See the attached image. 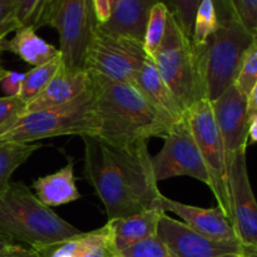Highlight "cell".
Segmentation results:
<instances>
[{"label":"cell","mask_w":257,"mask_h":257,"mask_svg":"<svg viewBox=\"0 0 257 257\" xmlns=\"http://www.w3.org/2000/svg\"><path fill=\"white\" fill-rule=\"evenodd\" d=\"M82 140L84 178L102 201L108 220L161 207L162 193L153 175L148 142L115 147L94 136Z\"/></svg>","instance_id":"6da1fadb"},{"label":"cell","mask_w":257,"mask_h":257,"mask_svg":"<svg viewBox=\"0 0 257 257\" xmlns=\"http://www.w3.org/2000/svg\"><path fill=\"white\" fill-rule=\"evenodd\" d=\"M90 78L98 118L94 137L103 142L131 147L153 137L163 140L175 124L132 85L93 75Z\"/></svg>","instance_id":"7a4b0ae2"},{"label":"cell","mask_w":257,"mask_h":257,"mask_svg":"<svg viewBox=\"0 0 257 257\" xmlns=\"http://www.w3.org/2000/svg\"><path fill=\"white\" fill-rule=\"evenodd\" d=\"M80 232L40 202L23 182H10L0 193V235L10 242L33 248L68 240Z\"/></svg>","instance_id":"3957f363"},{"label":"cell","mask_w":257,"mask_h":257,"mask_svg":"<svg viewBox=\"0 0 257 257\" xmlns=\"http://www.w3.org/2000/svg\"><path fill=\"white\" fill-rule=\"evenodd\" d=\"M220 13V25L205 44L195 47L200 62L205 97L210 102L217 99L235 83L246 50L257 35L246 29L233 10L231 0H216Z\"/></svg>","instance_id":"277c9868"},{"label":"cell","mask_w":257,"mask_h":257,"mask_svg":"<svg viewBox=\"0 0 257 257\" xmlns=\"http://www.w3.org/2000/svg\"><path fill=\"white\" fill-rule=\"evenodd\" d=\"M98 118L92 84L87 92L67 104L27 112L0 133V142L35 143L59 136H95Z\"/></svg>","instance_id":"5b68a950"},{"label":"cell","mask_w":257,"mask_h":257,"mask_svg":"<svg viewBox=\"0 0 257 257\" xmlns=\"http://www.w3.org/2000/svg\"><path fill=\"white\" fill-rule=\"evenodd\" d=\"M152 59L161 78L185 113L196 102L205 99L197 53L171 13L165 37Z\"/></svg>","instance_id":"8992f818"},{"label":"cell","mask_w":257,"mask_h":257,"mask_svg":"<svg viewBox=\"0 0 257 257\" xmlns=\"http://www.w3.org/2000/svg\"><path fill=\"white\" fill-rule=\"evenodd\" d=\"M185 118L210 175V190L217 201V207L232 223L227 153L213 118L211 102L206 98L196 102L186 110Z\"/></svg>","instance_id":"52a82bcc"},{"label":"cell","mask_w":257,"mask_h":257,"mask_svg":"<svg viewBox=\"0 0 257 257\" xmlns=\"http://www.w3.org/2000/svg\"><path fill=\"white\" fill-rule=\"evenodd\" d=\"M45 25L59 34L63 64L69 69H84L87 49L98 25L92 0H50Z\"/></svg>","instance_id":"ba28073f"},{"label":"cell","mask_w":257,"mask_h":257,"mask_svg":"<svg viewBox=\"0 0 257 257\" xmlns=\"http://www.w3.org/2000/svg\"><path fill=\"white\" fill-rule=\"evenodd\" d=\"M146 58L143 43L112 35L97 25L85 54L84 69L93 77L133 87Z\"/></svg>","instance_id":"9c48e42d"},{"label":"cell","mask_w":257,"mask_h":257,"mask_svg":"<svg viewBox=\"0 0 257 257\" xmlns=\"http://www.w3.org/2000/svg\"><path fill=\"white\" fill-rule=\"evenodd\" d=\"M163 140L162 150L152 157V170L157 183L188 176L211 188L210 175L185 117L171 127Z\"/></svg>","instance_id":"30bf717a"},{"label":"cell","mask_w":257,"mask_h":257,"mask_svg":"<svg viewBox=\"0 0 257 257\" xmlns=\"http://www.w3.org/2000/svg\"><path fill=\"white\" fill-rule=\"evenodd\" d=\"M246 152L236 153L228 166L232 225L238 242L243 247L257 250V206L248 178Z\"/></svg>","instance_id":"8fae6325"},{"label":"cell","mask_w":257,"mask_h":257,"mask_svg":"<svg viewBox=\"0 0 257 257\" xmlns=\"http://www.w3.org/2000/svg\"><path fill=\"white\" fill-rule=\"evenodd\" d=\"M157 237L177 257H240L245 251L240 242H223L206 237L167 213L161 217Z\"/></svg>","instance_id":"7c38bea8"},{"label":"cell","mask_w":257,"mask_h":257,"mask_svg":"<svg viewBox=\"0 0 257 257\" xmlns=\"http://www.w3.org/2000/svg\"><path fill=\"white\" fill-rule=\"evenodd\" d=\"M213 118L225 145L228 166L236 153L247 151V97L233 83L211 102Z\"/></svg>","instance_id":"4fadbf2b"},{"label":"cell","mask_w":257,"mask_h":257,"mask_svg":"<svg viewBox=\"0 0 257 257\" xmlns=\"http://www.w3.org/2000/svg\"><path fill=\"white\" fill-rule=\"evenodd\" d=\"M160 205L166 213H175L182 220L181 222L206 237L223 242H238L232 223L218 207L202 208L186 205L165 195H161Z\"/></svg>","instance_id":"5bb4252c"},{"label":"cell","mask_w":257,"mask_h":257,"mask_svg":"<svg viewBox=\"0 0 257 257\" xmlns=\"http://www.w3.org/2000/svg\"><path fill=\"white\" fill-rule=\"evenodd\" d=\"M90 84L92 78L87 70L69 69L62 63L44 90L28 103L25 113L67 104L87 92Z\"/></svg>","instance_id":"9a60e30c"},{"label":"cell","mask_w":257,"mask_h":257,"mask_svg":"<svg viewBox=\"0 0 257 257\" xmlns=\"http://www.w3.org/2000/svg\"><path fill=\"white\" fill-rule=\"evenodd\" d=\"M161 0H119L110 18L98 27L105 33L143 43L151 9Z\"/></svg>","instance_id":"2e32d148"},{"label":"cell","mask_w":257,"mask_h":257,"mask_svg":"<svg viewBox=\"0 0 257 257\" xmlns=\"http://www.w3.org/2000/svg\"><path fill=\"white\" fill-rule=\"evenodd\" d=\"M133 87L156 109L160 110L165 117L172 120L173 123L178 122L185 117V110L182 109L170 88L163 82L157 68H156L155 62L148 55L136 74Z\"/></svg>","instance_id":"e0dca14e"},{"label":"cell","mask_w":257,"mask_h":257,"mask_svg":"<svg viewBox=\"0 0 257 257\" xmlns=\"http://www.w3.org/2000/svg\"><path fill=\"white\" fill-rule=\"evenodd\" d=\"M165 211L161 207L143 210L135 215L108 220L119 253L131 246L157 236L158 223Z\"/></svg>","instance_id":"ac0fdd59"},{"label":"cell","mask_w":257,"mask_h":257,"mask_svg":"<svg viewBox=\"0 0 257 257\" xmlns=\"http://www.w3.org/2000/svg\"><path fill=\"white\" fill-rule=\"evenodd\" d=\"M32 188L38 200L50 208L75 202L82 197L75 183L73 160L68 161L62 170L38 177L33 181Z\"/></svg>","instance_id":"d6986e66"},{"label":"cell","mask_w":257,"mask_h":257,"mask_svg":"<svg viewBox=\"0 0 257 257\" xmlns=\"http://www.w3.org/2000/svg\"><path fill=\"white\" fill-rule=\"evenodd\" d=\"M4 50L12 52L23 62L37 67L59 55V49L45 42L32 27H22L10 40H4Z\"/></svg>","instance_id":"ffe728a7"},{"label":"cell","mask_w":257,"mask_h":257,"mask_svg":"<svg viewBox=\"0 0 257 257\" xmlns=\"http://www.w3.org/2000/svg\"><path fill=\"white\" fill-rule=\"evenodd\" d=\"M75 257H120L113 237V231L107 221L104 226L89 232H80L73 237Z\"/></svg>","instance_id":"44dd1931"},{"label":"cell","mask_w":257,"mask_h":257,"mask_svg":"<svg viewBox=\"0 0 257 257\" xmlns=\"http://www.w3.org/2000/svg\"><path fill=\"white\" fill-rule=\"evenodd\" d=\"M40 147V143L0 142V193L8 188L13 173Z\"/></svg>","instance_id":"7402d4cb"},{"label":"cell","mask_w":257,"mask_h":257,"mask_svg":"<svg viewBox=\"0 0 257 257\" xmlns=\"http://www.w3.org/2000/svg\"><path fill=\"white\" fill-rule=\"evenodd\" d=\"M62 63V57L59 54L55 58H53V59H50L49 62L37 65V67H33L29 72L24 73V79H23V85L19 97L27 104L30 100L34 99L38 94H40L44 90V88L50 82L53 75L59 69Z\"/></svg>","instance_id":"603a6c76"},{"label":"cell","mask_w":257,"mask_h":257,"mask_svg":"<svg viewBox=\"0 0 257 257\" xmlns=\"http://www.w3.org/2000/svg\"><path fill=\"white\" fill-rule=\"evenodd\" d=\"M218 25H220V13L216 0H202L193 23L192 37H191L193 47H201L205 44L207 38L217 30Z\"/></svg>","instance_id":"cb8c5ba5"},{"label":"cell","mask_w":257,"mask_h":257,"mask_svg":"<svg viewBox=\"0 0 257 257\" xmlns=\"http://www.w3.org/2000/svg\"><path fill=\"white\" fill-rule=\"evenodd\" d=\"M168 14L170 10L162 2H158L151 9L145 38H143V49L150 58L153 57L162 43L167 28Z\"/></svg>","instance_id":"d4e9b609"},{"label":"cell","mask_w":257,"mask_h":257,"mask_svg":"<svg viewBox=\"0 0 257 257\" xmlns=\"http://www.w3.org/2000/svg\"><path fill=\"white\" fill-rule=\"evenodd\" d=\"M235 85L246 97L257 87V40L250 45L243 55L235 79Z\"/></svg>","instance_id":"484cf974"},{"label":"cell","mask_w":257,"mask_h":257,"mask_svg":"<svg viewBox=\"0 0 257 257\" xmlns=\"http://www.w3.org/2000/svg\"><path fill=\"white\" fill-rule=\"evenodd\" d=\"M178 23L181 29L191 39L196 13L202 0H161Z\"/></svg>","instance_id":"4316f807"},{"label":"cell","mask_w":257,"mask_h":257,"mask_svg":"<svg viewBox=\"0 0 257 257\" xmlns=\"http://www.w3.org/2000/svg\"><path fill=\"white\" fill-rule=\"evenodd\" d=\"M49 2L50 0H18V22L20 28L32 27L35 30L42 28Z\"/></svg>","instance_id":"83f0119b"},{"label":"cell","mask_w":257,"mask_h":257,"mask_svg":"<svg viewBox=\"0 0 257 257\" xmlns=\"http://www.w3.org/2000/svg\"><path fill=\"white\" fill-rule=\"evenodd\" d=\"M120 257H177L157 236L131 246L120 252Z\"/></svg>","instance_id":"f1b7e54d"},{"label":"cell","mask_w":257,"mask_h":257,"mask_svg":"<svg viewBox=\"0 0 257 257\" xmlns=\"http://www.w3.org/2000/svg\"><path fill=\"white\" fill-rule=\"evenodd\" d=\"M27 103L20 97L0 98V133L10 127L18 118L25 113Z\"/></svg>","instance_id":"f546056e"},{"label":"cell","mask_w":257,"mask_h":257,"mask_svg":"<svg viewBox=\"0 0 257 257\" xmlns=\"http://www.w3.org/2000/svg\"><path fill=\"white\" fill-rule=\"evenodd\" d=\"M20 28L18 22V0H0V42Z\"/></svg>","instance_id":"4dcf8cb0"},{"label":"cell","mask_w":257,"mask_h":257,"mask_svg":"<svg viewBox=\"0 0 257 257\" xmlns=\"http://www.w3.org/2000/svg\"><path fill=\"white\" fill-rule=\"evenodd\" d=\"M236 15L248 32L257 35V0H231Z\"/></svg>","instance_id":"1f68e13d"},{"label":"cell","mask_w":257,"mask_h":257,"mask_svg":"<svg viewBox=\"0 0 257 257\" xmlns=\"http://www.w3.org/2000/svg\"><path fill=\"white\" fill-rule=\"evenodd\" d=\"M39 257H75L73 250V237L60 242L33 247Z\"/></svg>","instance_id":"d6a6232c"},{"label":"cell","mask_w":257,"mask_h":257,"mask_svg":"<svg viewBox=\"0 0 257 257\" xmlns=\"http://www.w3.org/2000/svg\"><path fill=\"white\" fill-rule=\"evenodd\" d=\"M24 73H18L14 70H8L7 75L0 82L2 90L5 97H19L22 90Z\"/></svg>","instance_id":"836d02e7"},{"label":"cell","mask_w":257,"mask_h":257,"mask_svg":"<svg viewBox=\"0 0 257 257\" xmlns=\"http://www.w3.org/2000/svg\"><path fill=\"white\" fill-rule=\"evenodd\" d=\"M0 257H39L32 247L27 248L19 243H12L0 251Z\"/></svg>","instance_id":"e575fe53"},{"label":"cell","mask_w":257,"mask_h":257,"mask_svg":"<svg viewBox=\"0 0 257 257\" xmlns=\"http://www.w3.org/2000/svg\"><path fill=\"white\" fill-rule=\"evenodd\" d=\"M95 19L98 24H104L112 14V5L109 0H92Z\"/></svg>","instance_id":"d590c367"},{"label":"cell","mask_w":257,"mask_h":257,"mask_svg":"<svg viewBox=\"0 0 257 257\" xmlns=\"http://www.w3.org/2000/svg\"><path fill=\"white\" fill-rule=\"evenodd\" d=\"M246 141H247V147L248 146L255 145L257 142V114L250 115V117H248Z\"/></svg>","instance_id":"8d00e7d4"},{"label":"cell","mask_w":257,"mask_h":257,"mask_svg":"<svg viewBox=\"0 0 257 257\" xmlns=\"http://www.w3.org/2000/svg\"><path fill=\"white\" fill-rule=\"evenodd\" d=\"M245 248V251H243V255L240 256V257H257V250L256 248Z\"/></svg>","instance_id":"74e56055"},{"label":"cell","mask_w":257,"mask_h":257,"mask_svg":"<svg viewBox=\"0 0 257 257\" xmlns=\"http://www.w3.org/2000/svg\"><path fill=\"white\" fill-rule=\"evenodd\" d=\"M12 243L13 242H10L7 237H4L3 235H0V251H2L4 247H7L8 245H12Z\"/></svg>","instance_id":"f35d334b"},{"label":"cell","mask_w":257,"mask_h":257,"mask_svg":"<svg viewBox=\"0 0 257 257\" xmlns=\"http://www.w3.org/2000/svg\"><path fill=\"white\" fill-rule=\"evenodd\" d=\"M7 73H8V69H5V68L3 67L2 64H0V82H2L3 78H4L5 75H7Z\"/></svg>","instance_id":"ab89813d"},{"label":"cell","mask_w":257,"mask_h":257,"mask_svg":"<svg viewBox=\"0 0 257 257\" xmlns=\"http://www.w3.org/2000/svg\"><path fill=\"white\" fill-rule=\"evenodd\" d=\"M3 52H4V40H3V42H0V58H2Z\"/></svg>","instance_id":"60d3db41"},{"label":"cell","mask_w":257,"mask_h":257,"mask_svg":"<svg viewBox=\"0 0 257 257\" xmlns=\"http://www.w3.org/2000/svg\"><path fill=\"white\" fill-rule=\"evenodd\" d=\"M110 2V5H112V10H113V8L115 7V4H117L118 2H119V0H109Z\"/></svg>","instance_id":"b9f144b4"}]
</instances>
